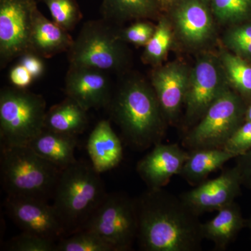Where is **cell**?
Masks as SVG:
<instances>
[{"label": "cell", "instance_id": "1", "mask_svg": "<svg viewBox=\"0 0 251 251\" xmlns=\"http://www.w3.org/2000/svg\"><path fill=\"white\" fill-rule=\"evenodd\" d=\"M136 242L145 251H199L202 223L179 197L161 188H148L136 198Z\"/></svg>", "mask_w": 251, "mask_h": 251}, {"label": "cell", "instance_id": "2", "mask_svg": "<svg viewBox=\"0 0 251 251\" xmlns=\"http://www.w3.org/2000/svg\"><path fill=\"white\" fill-rule=\"evenodd\" d=\"M106 108L131 148L145 150L162 143L168 124L152 86L146 81L124 79L112 90Z\"/></svg>", "mask_w": 251, "mask_h": 251}, {"label": "cell", "instance_id": "3", "mask_svg": "<svg viewBox=\"0 0 251 251\" xmlns=\"http://www.w3.org/2000/svg\"><path fill=\"white\" fill-rule=\"evenodd\" d=\"M107 194L100 173L92 163L76 161L62 170L52 206L64 226L66 237L83 229Z\"/></svg>", "mask_w": 251, "mask_h": 251}, {"label": "cell", "instance_id": "4", "mask_svg": "<svg viewBox=\"0 0 251 251\" xmlns=\"http://www.w3.org/2000/svg\"><path fill=\"white\" fill-rule=\"evenodd\" d=\"M1 184L7 196L52 199L62 170L29 146L1 145Z\"/></svg>", "mask_w": 251, "mask_h": 251}, {"label": "cell", "instance_id": "5", "mask_svg": "<svg viewBox=\"0 0 251 251\" xmlns=\"http://www.w3.org/2000/svg\"><path fill=\"white\" fill-rule=\"evenodd\" d=\"M125 43L112 23L105 19L88 21L68 50L69 66L122 72L128 60Z\"/></svg>", "mask_w": 251, "mask_h": 251}, {"label": "cell", "instance_id": "6", "mask_svg": "<svg viewBox=\"0 0 251 251\" xmlns=\"http://www.w3.org/2000/svg\"><path fill=\"white\" fill-rule=\"evenodd\" d=\"M46 101L26 89L5 87L0 92L1 145L27 146L44 130Z\"/></svg>", "mask_w": 251, "mask_h": 251}, {"label": "cell", "instance_id": "7", "mask_svg": "<svg viewBox=\"0 0 251 251\" xmlns=\"http://www.w3.org/2000/svg\"><path fill=\"white\" fill-rule=\"evenodd\" d=\"M244 99L229 89L206 110L188 132L183 148L191 151L202 148H223L229 137L245 121Z\"/></svg>", "mask_w": 251, "mask_h": 251}, {"label": "cell", "instance_id": "8", "mask_svg": "<svg viewBox=\"0 0 251 251\" xmlns=\"http://www.w3.org/2000/svg\"><path fill=\"white\" fill-rule=\"evenodd\" d=\"M82 230L97 234L114 251H130L138 237L136 200L126 193H108Z\"/></svg>", "mask_w": 251, "mask_h": 251}, {"label": "cell", "instance_id": "9", "mask_svg": "<svg viewBox=\"0 0 251 251\" xmlns=\"http://www.w3.org/2000/svg\"><path fill=\"white\" fill-rule=\"evenodd\" d=\"M229 89L220 58L211 54L200 57L189 73L184 100L186 124L197 123L212 103Z\"/></svg>", "mask_w": 251, "mask_h": 251}, {"label": "cell", "instance_id": "10", "mask_svg": "<svg viewBox=\"0 0 251 251\" xmlns=\"http://www.w3.org/2000/svg\"><path fill=\"white\" fill-rule=\"evenodd\" d=\"M35 0H0V63H8L29 51Z\"/></svg>", "mask_w": 251, "mask_h": 251}, {"label": "cell", "instance_id": "11", "mask_svg": "<svg viewBox=\"0 0 251 251\" xmlns=\"http://www.w3.org/2000/svg\"><path fill=\"white\" fill-rule=\"evenodd\" d=\"M5 207L10 218L23 232L57 242L66 231L54 206L36 198L7 196Z\"/></svg>", "mask_w": 251, "mask_h": 251}, {"label": "cell", "instance_id": "12", "mask_svg": "<svg viewBox=\"0 0 251 251\" xmlns=\"http://www.w3.org/2000/svg\"><path fill=\"white\" fill-rule=\"evenodd\" d=\"M242 179L235 166L225 170L218 177L206 180L179 197L198 216L234 202L242 194Z\"/></svg>", "mask_w": 251, "mask_h": 251}, {"label": "cell", "instance_id": "13", "mask_svg": "<svg viewBox=\"0 0 251 251\" xmlns=\"http://www.w3.org/2000/svg\"><path fill=\"white\" fill-rule=\"evenodd\" d=\"M67 97L90 109L107 108L112 93L106 72L94 68L69 66L65 77Z\"/></svg>", "mask_w": 251, "mask_h": 251}, {"label": "cell", "instance_id": "14", "mask_svg": "<svg viewBox=\"0 0 251 251\" xmlns=\"http://www.w3.org/2000/svg\"><path fill=\"white\" fill-rule=\"evenodd\" d=\"M188 156L189 151L178 144H156L138 162L137 173L148 188H163L179 175Z\"/></svg>", "mask_w": 251, "mask_h": 251}, {"label": "cell", "instance_id": "15", "mask_svg": "<svg viewBox=\"0 0 251 251\" xmlns=\"http://www.w3.org/2000/svg\"><path fill=\"white\" fill-rule=\"evenodd\" d=\"M190 71L181 63H169L151 75L152 86L168 125L177 121L187 90Z\"/></svg>", "mask_w": 251, "mask_h": 251}, {"label": "cell", "instance_id": "16", "mask_svg": "<svg viewBox=\"0 0 251 251\" xmlns=\"http://www.w3.org/2000/svg\"><path fill=\"white\" fill-rule=\"evenodd\" d=\"M213 16L206 0H183L173 12L175 29L188 46L202 45L213 35Z\"/></svg>", "mask_w": 251, "mask_h": 251}, {"label": "cell", "instance_id": "17", "mask_svg": "<svg viewBox=\"0 0 251 251\" xmlns=\"http://www.w3.org/2000/svg\"><path fill=\"white\" fill-rule=\"evenodd\" d=\"M87 150L92 166L100 174L116 168L123 158L121 140L108 120H101L94 127L87 140Z\"/></svg>", "mask_w": 251, "mask_h": 251}, {"label": "cell", "instance_id": "18", "mask_svg": "<svg viewBox=\"0 0 251 251\" xmlns=\"http://www.w3.org/2000/svg\"><path fill=\"white\" fill-rule=\"evenodd\" d=\"M74 42L69 31L50 21L37 9L33 16L29 51L43 58H50L68 51Z\"/></svg>", "mask_w": 251, "mask_h": 251}, {"label": "cell", "instance_id": "19", "mask_svg": "<svg viewBox=\"0 0 251 251\" xmlns=\"http://www.w3.org/2000/svg\"><path fill=\"white\" fill-rule=\"evenodd\" d=\"M216 212L213 219L202 223V235L213 242L216 250L225 251L247 227V220L235 201Z\"/></svg>", "mask_w": 251, "mask_h": 251}, {"label": "cell", "instance_id": "20", "mask_svg": "<svg viewBox=\"0 0 251 251\" xmlns=\"http://www.w3.org/2000/svg\"><path fill=\"white\" fill-rule=\"evenodd\" d=\"M77 143V136L44 128L27 146L62 171L77 161L74 156Z\"/></svg>", "mask_w": 251, "mask_h": 251}, {"label": "cell", "instance_id": "21", "mask_svg": "<svg viewBox=\"0 0 251 251\" xmlns=\"http://www.w3.org/2000/svg\"><path fill=\"white\" fill-rule=\"evenodd\" d=\"M237 156L224 148H202L189 151V156L179 176L188 184L197 186L206 181L211 173L222 168Z\"/></svg>", "mask_w": 251, "mask_h": 251}, {"label": "cell", "instance_id": "22", "mask_svg": "<svg viewBox=\"0 0 251 251\" xmlns=\"http://www.w3.org/2000/svg\"><path fill=\"white\" fill-rule=\"evenodd\" d=\"M87 110L80 104L67 97L46 112L44 128L62 134L74 135L82 133L88 125Z\"/></svg>", "mask_w": 251, "mask_h": 251}, {"label": "cell", "instance_id": "23", "mask_svg": "<svg viewBox=\"0 0 251 251\" xmlns=\"http://www.w3.org/2000/svg\"><path fill=\"white\" fill-rule=\"evenodd\" d=\"M158 0H103L101 12L104 19L110 23L156 16Z\"/></svg>", "mask_w": 251, "mask_h": 251}, {"label": "cell", "instance_id": "24", "mask_svg": "<svg viewBox=\"0 0 251 251\" xmlns=\"http://www.w3.org/2000/svg\"><path fill=\"white\" fill-rule=\"evenodd\" d=\"M220 60L229 85L243 97H251V65L245 59L228 51H223Z\"/></svg>", "mask_w": 251, "mask_h": 251}, {"label": "cell", "instance_id": "25", "mask_svg": "<svg viewBox=\"0 0 251 251\" xmlns=\"http://www.w3.org/2000/svg\"><path fill=\"white\" fill-rule=\"evenodd\" d=\"M171 23L166 18L160 20L151 39L145 46L143 55L147 64L158 65L165 59L173 43Z\"/></svg>", "mask_w": 251, "mask_h": 251}, {"label": "cell", "instance_id": "26", "mask_svg": "<svg viewBox=\"0 0 251 251\" xmlns=\"http://www.w3.org/2000/svg\"><path fill=\"white\" fill-rule=\"evenodd\" d=\"M213 14L222 24H236L251 17V0H210Z\"/></svg>", "mask_w": 251, "mask_h": 251}, {"label": "cell", "instance_id": "27", "mask_svg": "<svg viewBox=\"0 0 251 251\" xmlns=\"http://www.w3.org/2000/svg\"><path fill=\"white\" fill-rule=\"evenodd\" d=\"M55 251H114L110 244L97 234L82 230L59 239Z\"/></svg>", "mask_w": 251, "mask_h": 251}, {"label": "cell", "instance_id": "28", "mask_svg": "<svg viewBox=\"0 0 251 251\" xmlns=\"http://www.w3.org/2000/svg\"><path fill=\"white\" fill-rule=\"evenodd\" d=\"M49 9L52 21L63 29L72 31L82 15L75 0H43Z\"/></svg>", "mask_w": 251, "mask_h": 251}, {"label": "cell", "instance_id": "29", "mask_svg": "<svg viewBox=\"0 0 251 251\" xmlns=\"http://www.w3.org/2000/svg\"><path fill=\"white\" fill-rule=\"evenodd\" d=\"M224 43L232 53L245 59L251 58V24L231 27L224 34Z\"/></svg>", "mask_w": 251, "mask_h": 251}, {"label": "cell", "instance_id": "30", "mask_svg": "<svg viewBox=\"0 0 251 251\" xmlns=\"http://www.w3.org/2000/svg\"><path fill=\"white\" fill-rule=\"evenodd\" d=\"M57 242L35 234L22 232L6 244L11 251H55Z\"/></svg>", "mask_w": 251, "mask_h": 251}, {"label": "cell", "instance_id": "31", "mask_svg": "<svg viewBox=\"0 0 251 251\" xmlns=\"http://www.w3.org/2000/svg\"><path fill=\"white\" fill-rule=\"evenodd\" d=\"M224 150L233 153L236 156H241L251 150V122L244 121L228 138Z\"/></svg>", "mask_w": 251, "mask_h": 251}, {"label": "cell", "instance_id": "32", "mask_svg": "<svg viewBox=\"0 0 251 251\" xmlns=\"http://www.w3.org/2000/svg\"><path fill=\"white\" fill-rule=\"evenodd\" d=\"M156 26L148 22H138L120 30V36L125 42L145 46L154 33Z\"/></svg>", "mask_w": 251, "mask_h": 251}, {"label": "cell", "instance_id": "33", "mask_svg": "<svg viewBox=\"0 0 251 251\" xmlns=\"http://www.w3.org/2000/svg\"><path fill=\"white\" fill-rule=\"evenodd\" d=\"M43 57L34 52H28L19 57V62L29 71L34 80L42 76L45 72Z\"/></svg>", "mask_w": 251, "mask_h": 251}, {"label": "cell", "instance_id": "34", "mask_svg": "<svg viewBox=\"0 0 251 251\" xmlns=\"http://www.w3.org/2000/svg\"><path fill=\"white\" fill-rule=\"evenodd\" d=\"M9 77L13 86L19 89H27L35 80L29 71L20 62L11 68Z\"/></svg>", "mask_w": 251, "mask_h": 251}, {"label": "cell", "instance_id": "35", "mask_svg": "<svg viewBox=\"0 0 251 251\" xmlns=\"http://www.w3.org/2000/svg\"><path fill=\"white\" fill-rule=\"evenodd\" d=\"M235 159L234 166L240 175L243 186L251 190V150L237 156Z\"/></svg>", "mask_w": 251, "mask_h": 251}, {"label": "cell", "instance_id": "36", "mask_svg": "<svg viewBox=\"0 0 251 251\" xmlns=\"http://www.w3.org/2000/svg\"><path fill=\"white\" fill-rule=\"evenodd\" d=\"M246 121L251 122V103L249 104V106L247 107L245 114Z\"/></svg>", "mask_w": 251, "mask_h": 251}, {"label": "cell", "instance_id": "37", "mask_svg": "<svg viewBox=\"0 0 251 251\" xmlns=\"http://www.w3.org/2000/svg\"><path fill=\"white\" fill-rule=\"evenodd\" d=\"M247 227L249 228V230H250L251 234V215L250 217L247 220Z\"/></svg>", "mask_w": 251, "mask_h": 251}, {"label": "cell", "instance_id": "38", "mask_svg": "<svg viewBox=\"0 0 251 251\" xmlns=\"http://www.w3.org/2000/svg\"><path fill=\"white\" fill-rule=\"evenodd\" d=\"M173 1H175V0H161V3H163V4H168V3H171Z\"/></svg>", "mask_w": 251, "mask_h": 251}]
</instances>
